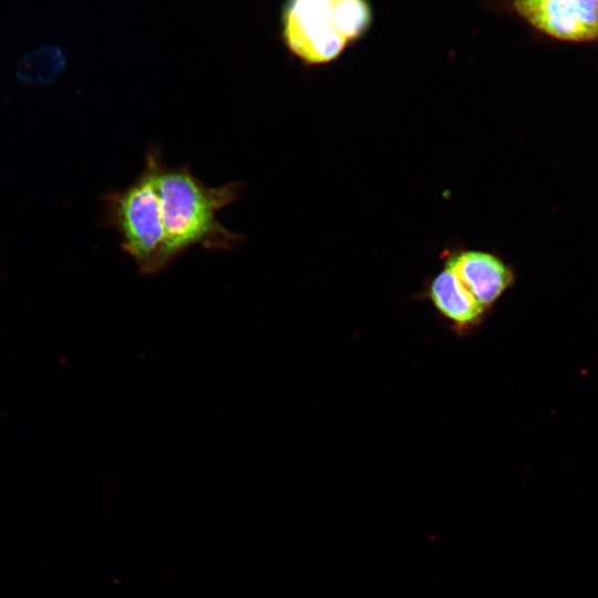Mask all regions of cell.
Masks as SVG:
<instances>
[{
  "instance_id": "52a82bcc",
  "label": "cell",
  "mask_w": 598,
  "mask_h": 598,
  "mask_svg": "<svg viewBox=\"0 0 598 598\" xmlns=\"http://www.w3.org/2000/svg\"><path fill=\"white\" fill-rule=\"evenodd\" d=\"M65 56L59 48L44 47L32 51L18 64V78L28 84L51 82L63 69Z\"/></svg>"
},
{
  "instance_id": "6da1fadb",
  "label": "cell",
  "mask_w": 598,
  "mask_h": 598,
  "mask_svg": "<svg viewBox=\"0 0 598 598\" xmlns=\"http://www.w3.org/2000/svg\"><path fill=\"white\" fill-rule=\"evenodd\" d=\"M158 192L165 230L167 266L192 247L229 250L243 236L226 228L216 214L243 193L239 182L208 187L195 177L188 165L158 172Z\"/></svg>"
},
{
  "instance_id": "8992f818",
  "label": "cell",
  "mask_w": 598,
  "mask_h": 598,
  "mask_svg": "<svg viewBox=\"0 0 598 598\" xmlns=\"http://www.w3.org/2000/svg\"><path fill=\"white\" fill-rule=\"evenodd\" d=\"M426 296L436 311L461 334L477 328L486 313L448 267L431 281Z\"/></svg>"
},
{
  "instance_id": "277c9868",
  "label": "cell",
  "mask_w": 598,
  "mask_h": 598,
  "mask_svg": "<svg viewBox=\"0 0 598 598\" xmlns=\"http://www.w3.org/2000/svg\"><path fill=\"white\" fill-rule=\"evenodd\" d=\"M514 9L534 28L554 39L598 40V0H514Z\"/></svg>"
},
{
  "instance_id": "7a4b0ae2",
  "label": "cell",
  "mask_w": 598,
  "mask_h": 598,
  "mask_svg": "<svg viewBox=\"0 0 598 598\" xmlns=\"http://www.w3.org/2000/svg\"><path fill=\"white\" fill-rule=\"evenodd\" d=\"M367 0H289L282 14L287 49L307 64L337 59L370 27Z\"/></svg>"
},
{
  "instance_id": "3957f363",
  "label": "cell",
  "mask_w": 598,
  "mask_h": 598,
  "mask_svg": "<svg viewBox=\"0 0 598 598\" xmlns=\"http://www.w3.org/2000/svg\"><path fill=\"white\" fill-rule=\"evenodd\" d=\"M162 166L157 148H150L142 173L125 189L107 196V218L122 237L121 246L143 275L167 267L165 230L158 192Z\"/></svg>"
},
{
  "instance_id": "5b68a950",
  "label": "cell",
  "mask_w": 598,
  "mask_h": 598,
  "mask_svg": "<svg viewBox=\"0 0 598 598\" xmlns=\"http://www.w3.org/2000/svg\"><path fill=\"white\" fill-rule=\"evenodd\" d=\"M486 311L513 285L514 272L498 257L476 250L453 255L446 262Z\"/></svg>"
}]
</instances>
